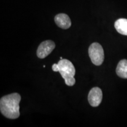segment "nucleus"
I'll return each mask as SVG.
<instances>
[{
    "label": "nucleus",
    "instance_id": "20e7f679",
    "mask_svg": "<svg viewBox=\"0 0 127 127\" xmlns=\"http://www.w3.org/2000/svg\"><path fill=\"white\" fill-rule=\"evenodd\" d=\"M55 44L51 40H47L42 42L39 45L36 51V55L39 58L43 59L47 57L54 50Z\"/></svg>",
    "mask_w": 127,
    "mask_h": 127
},
{
    "label": "nucleus",
    "instance_id": "39448f33",
    "mask_svg": "<svg viewBox=\"0 0 127 127\" xmlns=\"http://www.w3.org/2000/svg\"><path fill=\"white\" fill-rule=\"evenodd\" d=\"M88 102L92 107H96L101 104L102 99V92L98 87H94L88 94Z\"/></svg>",
    "mask_w": 127,
    "mask_h": 127
},
{
    "label": "nucleus",
    "instance_id": "6e6552de",
    "mask_svg": "<svg viewBox=\"0 0 127 127\" xmlns=\"http://www.w3.org/2000/svg\"><path fill=\"white\" fill-rule=\"evenodd\" d=\"M116 73L122 78L127 79V60H123L119 62L116 69Z\"/></svg>",
    "mask_w": 127,
    "mask_h": 127
},
{
    "label": "nucleus",
    "instance_id": "7ed1b4c3",
    "mask_svg": "<svg viewBox=\"0 0 127 127\" xmlns=\"http://www.w3.org/2000/svg\"><path fill=\"white\" fill-rule=\"evenodd\" d=\"M88 54L92 63L95 65H101L104 62V50L99 43L94 42L89 47Z\"/></svg>",
    "mask_w": 127,
    "mask_h": 127
},
{
    "label": "nucleus",
    "instance_id": "f257e3e1",
    "mask_svg": "<svg viewBox=\"0 0 127 127\" xmlns=\"http://www.w3.org/2000/svg\"><path fill=\"white\" fill-rule=\"evenodd\" d=\"M20 95L18 93L2 96L0 100V110L4 116L9 119H17L20 117Z\"/></svg>",
    "mask_w": 127,
    "mask_h": 127
},
{
    "label": "nucleus",
    "instance_id": "f03ea898",
    "mask_svg": "<svg viewBox=\"0 0 127 127\" xmlns=\"http://www.w3.org/2000/svg\"><path fill=\"white\" fill-rule=\"evenodd\" d=\"M52 69L55 72L60 73L68 86H73L75 84V79L74 78L75 69L70 61L66 59L60 60L58 64L52 65Z\"/></svg>",
    "mask_w": 127,
    "mask_h": 127
},
{
    "label": "nucleus",
    "instance_id": "1a4fd4ad",
    "mask_svg": "<svg viewBox=\"0 0 127 127\" xmlns=\"http://www.w3.org/2000/svg\"><path fill=\"white\" fill-rule=\"evenodd\" d=\"M62 59H63V58H62V57H60V60H62Z\"/></svg>",
    "mask_w": 127,
    "mask_h": 127
},
{
    "label": "nucleus",
    "instance_id": "423d86ee",
    "mask_svg": "<svg viewBox=\"0 0 127 127\" xmlns=\"http://www.w3.org/2000/svg\"><path fill=\"white\" fill-rule=\"evenodd\" d=\"M54 20L56 24L63 29H68L71 25L70 18L65 14H58L55 17Z\"/></svg>",
    "mask_w": 127,
    "mask_h": 127
},
{
    "label": "nucleus",
    "instance_id": "0eeeda50",
    "mask_svg": "<svg viewBox=\"0 0 127 127\" xmlns=\"http://www.w3.org/2000/svg\"><path fill=\"white\" fill-rule=\"evenodd\" d=\"M116 30L124 35H127V19L120 18L115 21L114 24Z\"/></svg>",
    "mask_w": 127,
    "mask_h": 127
}]
</instances>
